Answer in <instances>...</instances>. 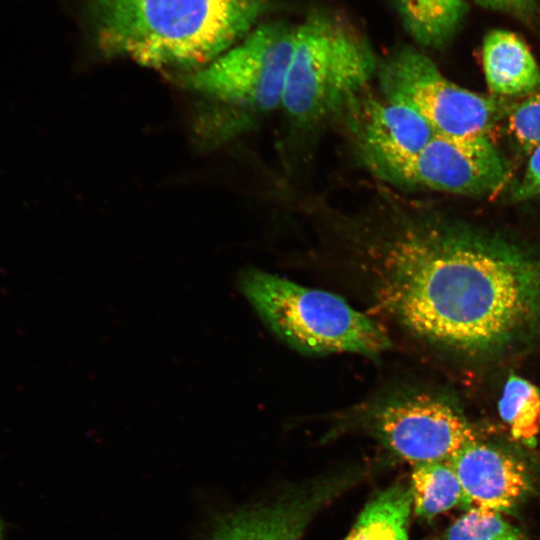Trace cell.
I'll return each instance as SVG.
<instances>
[{"mask_svg": "<svg viewBox=\"0 0 540 540\" xmlns=\"http://www.w3.org/2000/svg\"><path fill=\"white\" fill-rule=\"evenodd\" d=\"M412 508L410 488L392 486L365 506L345 540H409Z\"/></svg>", "mask_w": 540, "mask_h": 540, "instance_id": "cell-14", "label": "cell"}, {"mask_svg": "<svg viewBox=\"0 0 540 540\" xmlns=\"http://www.w3.org/2000/svg\"><path fill=\"white\" fill-rule=\"evenodd\" d=\"M507 117L510 133L521 148L530 153L540 144V87L512 103Z\"/></svg>", "mask_w": 540, "mask_h": 540, "instance_id": "cell-18", "label": "cell"}, {"mask_svg": "<svg viewBox=\"0 0 540 540\" xmlns=\"http://www.w3.org/2000/svg\"><path fill=\"white\" fill-rule=\"evenodd\" d=\"M380 93L417 111L435 134L488 137L512 103L467 90L448 80L436 64L412 47H400L378 65Z\"/></svg>", "mask_w": 540, "mask_h": 540, "instance_id": "cell-6", "label": "cell"}, {"mask_svg": "<svg viewBox=\"0 0 540 540\" xmlns=\"http://www.w3.org/2000/svg\"><path fill=\"white\" fill-rule=\"evenodd\" d=\"M268 0H89L97 45L110 57L186 74L244 38Z\"/></svg>", "mask_w": 540, "mask_h": 540, "instance_id": "cell-2", "label": "cell"}, {"mask_svg": "<svg viewBox=\"0 0 540 540\" xmlns=\"http://www.w3.org/2000/svg\"><path fill=\"white\" fill-rule=\"evenodd\" d=\"M378 65L356 29L332 15L312 14L296 27L281 107L300 129L337 120L368 88Z\"/></svg>", "mask_w": 540, "mask_h": 540, "instance_id": "cell-3", "label": "cell"}, {"mask_svg": "<svg viewBox=\"0 0 540 540\" xmlns=\"http://www.w3.org/2000/svg\"><path fill=\"white\" fill-rule=\"evenodd\" d=\"M482 61L488 88L495 96L524 97L540 87V68L515 33L490 31L483 41Z\"/></svg>", "mask_w": 540, "mask_h": 540, "instance_id": "cell-11", "label": "cell"}, {"mask_svg": "<svg viewBox=\"0 0 540 540\" xmlns=\"http://www.w3.org/2000/svg\"><path fill=\"white\" fill-rule=\"evenodd\" d=\"M343 242L376 304L433 343L461 350L499 345L536 306L540 277L523 252L391 191L353 218Z\"/></svg>", "mask_w": 540, "mask_h": 540, "instance_id": "cell-1", "label": "cell"}, {"mask_svg": "<svg viewBox=\"0 0 540 540\" xmlns=\"http://www.w3.org/2000/svg\"><path fill=\"white\" fill-rule=\"evenodd\" d=\"M325 491L297 495L242 513L215 540H300Z\"/></svg>", "mask_w": 540, "mask_h": 540, "instance_id": "cell-12", "label": "cell"}, {"mask_svg": "<svg viewBox=\"0 0 540 540\" xmlns=\"http://www.w3.org/2000/svg\"><path fill=\"white\" fill-rule=\"evenodd\" d=\"M446 540H525L522 533L509 524L501 513L470 508L447 531Z\"/></svg>", "mask_w": 540, "mask_h": 540, "instance_id": "cell-17", "label": "cell"}, {"mask_svg": "<svg viewBox=\"0 0 540 540\" xmlns=\"http://www.w3.org/2000/svg\"><path fill=\"white\" fill-rule=\"evenodd\" d=\"M295 39L296 27L263 23L204 67L178 75L180 83L220 108L222 134L240 131L281 107Z\"/></svg>", "mask_w": 540, "mask_h": 540, "instance_id": "cell-5", "label": "cell"}, {"mask_svg": "<svg viewBox=\"0 0 540 540\" xmlns=\"http://www.w3.org/2000/svg\"><path fill=\"white\" fill-rule=\"evenodd\" d=\"M396 6L407 33L430 48L447 43L467 11L464 0H396Z\"/></svg>", "mask_w": 540, "mask_h": 540, "instance_id": "cell-13", "label": "cell"}, {"mask_svg": "<svg viewBox=\"0 0 540 540\" xmlns=\"http://www.w3.org/2000/svg\"><path fill=\"white\" fill-rule=\"evenodd\" d=\"M410 492L416 515L432 518L464 505V493L450 460L413 465Z\"/></svg>", "mask_w": 540, "mask_h": 540, "instance_id": "cell-15", "label": "cell"}, {"mask_svg": "<svg viewBox=\"0 0 540 540\" xmlns=\"http://www.w3.org/2000/svg\"><path fill=\"white\" fill-rule=\"evenodd\" d=\"M337 120L344 124L361 162L389 184L435 134L413 108L381 93L373 94L368 88L345 107Z\"/></svg>", "mask_w": 540, "mask_h": 540, "instance_id": "cell-7", "label": "cell"}, {"mask_svg": "<svg viewBox=\"0 0 540 540\" xmlns=\"http://www.w3.org/2000/svg\"><path fill=\"white\" fill-rule=\"evenodd\" d=\"M479 4L495 9L515 13L531 12L535 7L534 0H475Z\"/></svg>", "mask_w": 540, "mask_h": 540, "instance_id": "cell-20", "label": "cell"}, {"mask_svg": "<svg viewBox=\"0 0 540 540\" xmlns=\"http://www.w3.org/2000/svg\"><path fill=\"white\" fill-rule=\"evenodd\" d=\"M378 439L412 465L450 460L476 434L450 404L424 394L388 400L371 417Z\"/></svg>", "mask_w": 540, "mask_h": 540, "instance_id": "cell-8", "label": "cell"}, {"mask_svg": "<svg viewBox=\"0 0 540 540\" xmlns=\"http://www.w3.org/2000/svg\"><path fill=\"white\" fill-rule=\"evenodd\" d=\"M0 540H1V530H0Z\"/></svg>", "mask_w": 540, "mask_h": 540, "instance_id": "cell-21", "label": "cell"}, {"mask_svg": "<svg viewBox=\"0 0 540 540\" xmlns=\"http://www.w3.org/2000/svg\"><path fill=\"white\" fill-rule=\"evenodd\" d=\"M529 154L524 176L514 193V197L518 200H526L540 195V144Z\"/></svg>", "mask_w": 540, "mask_h": 540, "instance_id": "cell-19", "label": "cell"}, {"mask_svg": "<svg viewBox=\"0 0 540 540\" xmlns=\"http://www.w3.org/2000/svg\"><path fill=\"white\" fill-rule=\"evenodd\" d=\"M239 286L268 328L300 352L374 357L390 346L376 322L333 293L255 268L240 275Z\"/></svg>", "mask_w": 540, "mask_h": 540, "instance_id": "cell-4", "label": "cell"}, {"mask_svg": "<svg viewBox=\"0 0 540 540\" xmlns=\"http://www.w3.org/2000/svg\"><path fill=\"white\" fill-rule=\"evenodd\" d=\"M501 419L512 437L527 445H534L540 434V389L532 382L511 375L498 403Z\"/></svg>", "mask_w": 540, "mask_h": 540, "instance_id": "cell-16", "label": "cell"}, {"mask_svg": "<svg viewBox=\"0 0 540 540\" xmlns=\"http://www.w3.org/2000/svg\"><path fill=\"white\" fill-rule=\"evenodd\" d=\"M450 461L461 483L466 509L508 513L531 490L530 476L521 460L477 439Z\"/></svg>", "mask_w": 540, "mask_h": 540, "instance_id": "cell-10", "label": "cell"}, {"mask_svg": "<svg viewBox=\"0 0 540 540\" xmlns=\"http://www.w3.org/2000/svg\"><path fill=\"white\" fill-rule=\"evenodd\" d=\"M509 165L488 137L434 134L392 185L460 195H487L504 186Z\"/></svg>", "mask_w": 540, "mask_h": 540, "instance_id": "cell-9", "label": "cell"}]
</instances>
